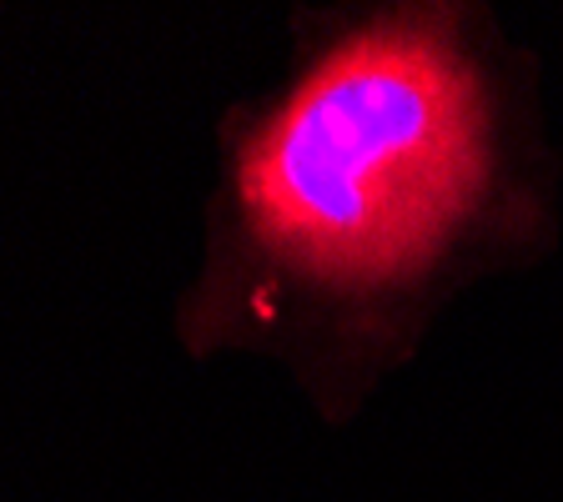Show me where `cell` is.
<instances>
[{"label":"cell","instance_id":"obj_1","mask_svg":"<svg viewBox=\"0 0 563 502\" xmlns=\"http://www.w3.org/2000/svg\"><path fill=\"white\" fill-rule=\"evenodd\" d=\"M227 201L232 306L252 327L393 337L514 232L518 101L453 11L373 15L312 51L242 136Z\"/></svg>","mask_w":563,"mask_h":502}]
</instances>
